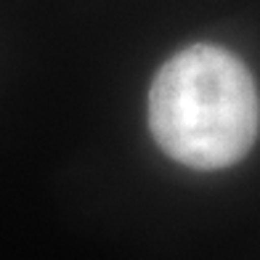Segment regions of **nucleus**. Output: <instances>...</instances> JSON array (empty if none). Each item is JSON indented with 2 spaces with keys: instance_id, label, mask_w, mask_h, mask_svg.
I'll list each match as a JSON object with an SVG mask.
<instances>
[{
  "instance_id": "1",
  "label": "nucleus",
  "mask_w": 260,
  "mask_h": 260,
  "mask_svg": "<svg viewBox=\"0 0 260 260\" xmlns=\"http://www.w3.org/2000/svg\"><path fill=\"white\" fill-rule=\"evenodd\" d=\"M260 99L236 53L194 43L168 58L149 88V130L157 146L191 170H223L250 154Z\"/></svg>"
}]
</instances>
